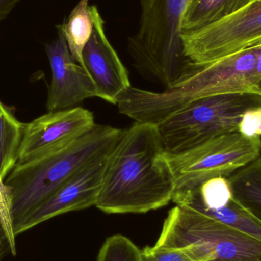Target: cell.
Returning a JSON list of instances; mask_svg holds the SVG:
<instances>
[{
	"label": "cell",
	"mask_w": 261,
	"mask_h": 261,
	"mask_svg": "<svg viewBox=\"0 0 261 261\" xmlns=\"http://www.w3.org/2000/svg\"><path fill=\"white\" fill-rule=\"evenodd\" d=\"M175 189L158 125L135 122L107 158L95 206L108 214L148 213L168 205Z\"/></svg>",
	"instance_id": "cell-1"
},
{
	"label": "cell",
	"mask_w": 261,
	"mask_h": 261,
	"mask_svg": "<svg viewBox=\"0 0 261 261\" xmlns=\"http://www.w3.org/2000/svg\"><path fill=\"white\" fill-rule=\"evenodd\" d=\"M261 45L250 47L208 64L180 84L164 91L130 87L118 98V110L140 123L158 125L196 99L229 93H254L259 80L257 58Z\"/></svg>",
	"instance_id": "cell-2"
},
{
	"label": "cell",
	"mask_w": 261,
	"mask_h": 261,
	"mask_svg": "<svg viewBox=\"0 0 261 261\" xmlns=\"http://www.w3.org/2000/svg\"><path fill=\"white\" fill-rule=\"evenodd\" d=\"M122 130L96 125L64 148L17 164L4 179L12 225L50 197L89 163L108 155Z\"/></svg>",
	"instance_id": "cell-3"
},
{
	"label": "cell",
	"mask_w": 261,
	"mask_h": 261,
	"mask_svg": "<svg viewBox=\"0 0 261 261\" xmlns=\"http://www.w3.org/2000/svg\"><path fill=\"white\" fill-rule=\"evenodd\" d=\"M187 2L140 0L139 27L128 38V53L138 73L164 90L184 82L196 70L180 38L179 22Z\"/></svg>",
	"instance_id": "cell-4"
},
{
	"label": "cell",
	"mask_w": 261,
	"mask_h": 261,
	"mask_svg": "<svg viewBox=\"0 0 261 261\" xmlns=\"http://www.w3.org/2000/svg\"><path fill=\"white\" fill-rule=\"evenodd\" d=\"M156 248H182L197 261H261V242L185 205L173 207Z\"/></svg>",
	"instance_id": "cell-5"
},
{
	"label": "cell",
	"mask_w": 261,
	"mask_h": 261,
	"mask_svg": "<svg viewBox=\"0 0 261 261\" xmlns=\"http://www.w3.org/2000/svg\"><path fill=\"white\" fill-rule=\"evenodd\" d=\"M261 107V96L229 93L196 99L187 104L158 128L167 154L187 151L208 140L239 132L242 116Z\"/></svg>",
	"instance_id": "cell-6"
},
{
	"label": "cell",
	"mask_w": 261,
	"mask_h": 261,
	"mask_svg": "<svg viewBox=\"0 0 261 261\" xmlns=\"http://www.w3.org/2000/svg\"><path fill=\"white\" fill-rule=\"evenodd\" d=\"M260 154L261 137H247L239 132L216 137L178 154H167L174 175V194L196 190L213 178L228 177Z\"/></svg>",
	"instance_id": "cell-7"
},
{
	"label": "cell",
	"mask_w": 261,
	"mask_h": 261,
	"mask_svg": "<svg viewBox=\"0 0 261 261\" xmlns=\"http://www.w3.org/2000/svg\"><path fill=\"white\" fill-rule=\"evenodd\" d=\"M186 56L203 65L261 45V0L231 16L193 33H180Z\"/></svg>",
	"instance_id": "cell-8"
},
{
	"label": "cell",
	"mask_w": 261,
	"mask_h": 261,
	"mask_svg": "<svg viewBox=\"0 0 261 261\" xmlns=\"http://www.w3.org/2000/svg\"><path fill=\"white\" fill-rule=\"evenodd\" d=\"M109 154L80 169L41 205L14 223L15 237L60 215L96 205Z\"/></svg>",
	"instance_id": "cell-9"
},
{
	"label": "cell",
	"mask_w": 261,
	"mask_h": 261,
	"mask_svg": "<svg viewBox=\"0 0 261 261\" xmlns=\"http://www.w3.org/2000/svg\"><path fill=\"white\" fill-rule=\"evenodd\" d=\"M95 125L93 113L81 107L47 112L26 124L17 164L64 148Z\"/></svg>",
	"instance_id": "cell-10"
},
{
	"label": "cell",
	"mask_w": 261,
	"mask_h": 261,
	"mask_svg": "<svg viewBox=\"0 0 261 261\" xmlns=\"http://www.w3.org/2000/svg\"><path fill=\"white\" fill-rule=\"evenodd\" d=\"M57 28L58 38L45 47L51 69L46 103L47 112L74 108L85 99L97 97L93 80L72 57L62 27Z\"/></svg>",
	"instance_id": "cell-11"
},
{
	"label": "cell",
	"mask_w": 261,
	"mask_h": 261,
	"mask_svg": "<svg viewBox=\"0 0 261 261\" xmlns=\"http://www.w3.org/2000/svg\"><path fill=\"white\" fill-rule=\"evenodd\" d=\"M90 13L93 33L83 52L84 68L96 86L97 97L116 105L119 96L132 87L128 71L107 38L97 7L90 6Z\"/></svg>",
	"instance_id": "cell-12"
},
{
	"label": "cell",
	"mask_w": 261,
	"mask_h": 261,
	"mask_svg": "<svg viewBox=\"0 0 261 261\" xmlns=\"http://www.w3.org/2000/svg\"><path fill=\"white\" fill-rule=\"evenodd\" d=\"M253 0H188L181 15L180 33H193L219 22Z\"/></svg>",
	"instance_id": "cell-13"
},
{
	"label": "cell",
	"mask_w": 261,
	"mask_h": 261,
	"mask_svg": "<svg viewBox=\"0 0 261 261\" xmlns=\"http://www.w3.org/2000/svg\"><path fill=\"white\" fill-rule=\"evenodd\" d=\"M227 178L233 197L261 220V156Z\"/></svg>",
	"instance_id": "cell-14"
},
{
	"label": "cell",
	"mask_w": 261,
	"mask_h": 261,
	"mask_svg": "<svg viewBox=\"0 0 261 261\" xmlns=\"http://www.w3.org/2000/svg\"><path fill=\"white\" fill-rule=\"evenodd\" d=\"M174 203L194 208L261 242V220L234 197L226 206L217 210H207L199 204L187 199H178Z\"/></svg>",
	"instance_id": "cell-15"
},
{
	"label": "cell",
	"mask_w": 261,
	"mask_h": 261,
	"mask_svg": "<svg viewBox=\"0 0 261 261\" xmlns=\"http://www.w3.org/2000/svg\"><path fill=\"white\" fill-rule=\"evenodd\" d=\"M25 125L0 100V176L3 181L18 162Z\"/></svg>",
	"instance_id": "cell-16"
},
{
	"label": "cell",
	"mask_w": 261,
	"mask_h": 261,
	"mask_svg": "<svg viewBox=\"0 0 261 261\" xmlns=\"http://www.w3.org/2000/svg\"><path fill=\"white\" fill-rule=\"evenodd\" d=\"M61 27L72 57L84 67L83 52L91 37L93 29L89 0H81Z\"/></svg>",
	"instance_id": "cell-17"
},
{
	"label": "cell",
	"mask_w": 261,
	"mask_h": 261,
	"mask_svg": "<svg viewBox=\"0 0 261 261\" xmlns=\"http://www.w3.org/2000/svg\"><path fill=\"white\" fill-rule=\"evenodd\" d=\"M97 261H143L141 250L128 238L115 234L102 244Z\"/></svg>",
	"instance_id": "cell-18"
},
{
	"label": "cell",
	"mask_w": 261,
	"mask_h": 261,
	"mask_svg": "<svg viewBox=\"0 0 261 261\" xmlns=\"http://www.w3.org/2000/svg\"><path fill=\"white\" fill-rule=\"evenodd\" d=\"M0 234L13 255L16 254L15 237L12 231V221L9 214V202L4 181L0 176Z\"/></svg>",
	"instance_id": "cell-19"
},
{
	"label": "cell",
	"mask_w": 261,
	"mask_h": 261,
	"mask_svg": "<svg viewBox=\"0 0 261 261\" xmlns=\"http://www.w3.org/2000/svg\"><path fill=\"white\" fill-rule=\"evenodd\" d=\"M143 261H197L182 248L146 247L141 250Z\"/></svg>",
	"instance_id": "cell-20"
},
{
	"label": "cell",
	"mask_w": 261,
	"mask_h": 261,
	"mask_svg": "<svg viewBox=\"0 0 261 261\" xmlns=\"http://www.w3.org/2000/svg\"><path fill=\"white\" fill-rule=\"evenodd\" d=\"M261 128V107L251 109L242 116L239 132L247 137L259 136Z\"/></svg>",
	"instance_id": "cell-21"
},
{
	"label": "cell",
	"mask_w": 261,
	"mask_h": 261,
	"mask_svg": "<svg viewBox=\"0 0 261 261\" xmlns=\"http://www.w3.org/2000/svg\"><path fill=\"white\" fill-rule=\"evenodd\" d=\"M19 1L20 0H0V21L8 16Z\"/></svg>",
	"instance_id": "cell-22"
},
{
	"label": "cell",
	"mask_w": 261,
	"mask_h": 261,
	"mask_svg": "<svg viewBox=\"0 0 261 261\" xmlns=\"http://www.w3.org/2000/svg\"><path fill=\"white\" fill-rule=\"evenodd\" d=\"M254 93L255 94H259L261 96V77L256 83L254 87Z\"/></svg>",
	"instance_id": "cell-23"
},
{
	"label": "cell",
	"mask_w": 261,
	"mask_h": 261,
	"mask_svg": "<svg viewBox=\"0 0 261 261\" xmlns=\"http://www.w3.org/2000/svg\"><path fill=\"white\" fill-rule=\"evenodd\" d=\"M257 72L259 77H261V47L259 52L258 58H257Z\"/></svg>",
	"instance_id": "cell-24"
},
{
	"label": "cell",
	"mask_w": 261,
	"mask_h": 261,
	"mask_svg": "<svg viewBox=\"0 0 261 261\" xmlns=\"http://www.w3.org/2000/svg\"><path fill=\"white\" fill-rule=\"evenodd\" d=\"M2 242H1V240H0V254H1V250H2Z\"/></svg>",
	"instance_id": "cell-25"
},
{
	"label": "cell",
	"mask_w": 261,
	"mask_h": 261,
	"mask_svg": "<svg viewBox=\"0 0 261 261\" xmlns=\"http://www.w3.org/2000/svg\"><path fill=\"white\" fill-rule=\"evenodd\" d=\"M259 136L261 137V128H260V132H259Z\"/></svg>",
	"instance_id": "cell-26"
}]
</instances>
